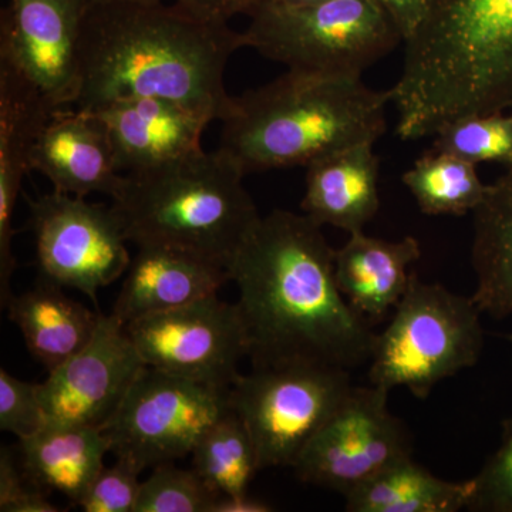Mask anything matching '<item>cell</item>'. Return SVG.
<instances>
[{"instance_id": "cell-1", "label": "cell", "mask_w": 512, "mask_h": 512, "mask_svg": "<svg viewBox=\"0 0 512 512\" xmlns=\"http://www.w3.org/2000/svg\"><path fill=\"white\" fill-rule=\"evenodd\" d=\"M335 254L308 215L261 218L229 266L252 369L370 362L377 333L340 292Z\"/></svg>"}, {"instance_id": "cell-2", "label": "cell", "mask_w": 512, "mask_h": 512, "mask_svg": "<svg viewBox=\"0 0 512 512\" xmlns=\"http://www.w3.org/2000/svg\"><path fill=\"white\" fill-rule=\"evenodd\" d=\"M242 47L244 33L175 0L90 5L73 107L97 110L120 99L160 97L225 120L232 106L225 69Z\"/></svg>"}, {"instance_id": "cell-3", "label": "cell", "mask_w": 512, "mask_h": 512, "mask_svg": "<svg viewBox=\"0 0 512 512\" xmlns=\"http://www.w3.org/2000/svg\"><path fill=\"white\" fill-rule=\"evenodd\" d=\"M404 49L390 89L403 140L512 107V0H431Z\"/></svg>"}, {"instance_id": "cell-4", "label": "cell", "mask_w": 512, "mask_h": 512, "mask_svg": "<svg viewBox=\"0 0 512 512\" xmlns=\"http://www.w3.org/2000/svg\"><path fill=\"white\" fill-rule=\"evenodd\" d=\"M392 92H377L362 74L292 70L232 97L222 120L221 150L245 174L308 167L316 158L372 141L386 131Z\"/></svg>"}, {"instance_id": "cell-5", "label": "cell", "mask_w": 512, "mask_h": 512, "mask_svg": "<svg viewBox=\"0 0 512 512\" xmlns=\"http://www.w3.org/2000/svg\"><path fill=\"white\" fill-rule=\"evenodd\" d=\"M244 171L224 150L204 148L124 173L111 195L128 242L194 252L228 269L261 221Z\"/></svg>"}, {"instance_id": "cell-6", "label": "cell", "mask_w": 512, "mask_h": 512, "mask_svg": "<svg viewBox=\"0 0 512 512\" xmlns=\"http://www.w3.org/2000/svg\"><path fill=\"white\" fill-rule=\"evenodd\" d=\"M481 311L443 285L424 284L412 271L392 322L376 336L369 382L390 390L407 387L426 399L441 380L473 367L484 348Z\"/></svg>"}, {"instance_id": "cell-7", "label": "cell", "mask_w": 512, "mask_h": 512, "mask_svg": "<svg viewBox=\"0 0 512 512\" xmlns=\"http://www.w3.org/2000/svg\"><path fill=\"white\" fill-rule=\"evenodd\" d=\"M248 18L247 47L292 70L362 74L403 42L376 0L258 2Z\"/></svg>"}, {"instance_id": "cell-8", "label": "cell", "mask_w": 512, "mask_h": 512, "mask_svg": "<svg viewBox=\"0 0 512 512\" xmlns=\"http://www.w3.org/2000/svg\"><path fill=\"white\" fill-rule=\"evenodd\" d=\"M352 387L342 367H264L239 375L229 403L251 434L261 470L292 467Z\"/></svg>"}, {"instance_id": "cell-9", "label": "cell", "mask_w": 512, "mask_h": 512, "mask_svg": "<svg viewBox=\"0 0 512 512\" xmlns=\"http://www.w3.org/2000/svg\"><path fill=\"white\" fill-rule=\"evenodd\" d=\"M229 392L146 366L104 430L111 453L141 470L188 456L231 410Z\"/></svg>"}, {"instance_id": "cell-10", "label": "cell", "mask_w": 512, "mask_h": 512, "mask_svg": "<svg viewBox=\"0 0 512 512\" xmlns=\"http://www.w3.org/2000/svg\"><path fill=\"white\" fill-rule=\"evenodd\" d=\"M36 258L45 281L97 295L126 274L128 239L111 205L55 191L28 200Z\"/></svg>"}, {"instance_id": "cell-11", "label": "cell", "mask_w": 512, "mask_h": 512, "mask_svg": "<svg viewBox=\"0 0 512 512\" xmlns=\"http://www.w3.org/2000/svg\"><path fill=\"white\" fill-rule=\"evenodd\" d=\"M387 390L353 386L293 464L303 483L348 495L390 464L412 456L413 441L387 407Z\"/></svg>"}, {"instance_id": "cell-12", "label": "cell", "mask_w": 512, "mask_h": 512, "mask_svg": "<svg viewBox=\"0 0 512 512\" xmlns=\"http://www.w3.org/2000/svg\"><path fill=\"white\" fill-rule=\"evenodd\" d=\"M126 330L147 366L212 386L231 389L248 357L238 305L217 295L134 320Z\"/></svg>"}, {"instance_id": "cell-13", "label": "cell", "mask_w": 512, "mask_h": 512, "mask_svg": "<svg viewBox=\"0 0 512 512\" xmlns=\"http://www.w3.org/2000/svg\"><path fill=\"white\" fill-rule=\"evenodd\" d=\"M89 0H9L0 13V64L56 109L80 90V45Z\"/></svg>"}, {"instance_id": "cell-14", "label": "cell", "mask_w": 512, "mask_h": 512, "mask_svg": "<svg viewBox=\"0 0 512 512\" xmlns=\"http://www.w3.org/2000/svg\"><path fill=\"white\" fill-rule=\"evenodd\" d=\"M146 366L126 326L101 315L89 345L40 383L47 423L106 430Z\"/></svg>"}, {"instance_id": "cell-15", "label": "cell", "mask_w": 512, "mask_h": 512, "mask_svg": "<svg viewBox=\"0 0 512 512\" xmlns=\"http://www.w3.org/2000/svg\"><path fill=\"white\" fill-rule=\"evenodd\" d=\"M30 168L45 175L55 191L82 198L94 192L111 197L123 177L106 121L79 107L57 109L46 121Z\"/></svg>"}, {"instance_id": "cell-16", "label": "cell", "mask_w": 512, "mask_h": 512, "mask_svg": "<svg viewBox=\"0 0 512 512\" xmlns=\"http://www.w3.org/2000/svg\"><path fill=\"white\" fill-rule=\"evenodd\" d=\"M109 127L121 174L147 170L201 150L210 117L177 101L131 97L94 110Z\"/></svg>"}, {"instance_id": "cell-17", "label": "cell", "mask_w": 512, "mask_h": 512, "mask_svg": "<svg viewBox=\"0 0 512 512\" xmlns=\"http://www.w3.org/2000/svg\"><path fill=\"white\" fill-rule=\"evenodd\" d=\"M137 248L113 309L124 326L217 295L231 281L224 265L194 252L167 245Z\"/></svg>"}, {"instance_id": "cell-18", "label": "cell", "mask_w": 512, "mask_h": 512, "mask_svg": "<svg viewBox=\"0 0 512 512\" xmlns=\"http://www.w3.org/2000/svg\"><path fill=\"white\" fill-rule=\"evenodd\" d=\"M35 87L0 64V301L9 302L16 261L12 251L13 214L30 168L36 138L55 113Z\"/></svg>"}, {"instance_id": "cell-19", "label": "cell", "mask_w": 512, "mask_h": 512, "mask_svg": "<svg viewBox=\"0 0 512 512\" xmlns=\"http://www.w3.org/2000/svg\"><path fill=\"white\" fill-rule=\"evenodd\" d=\"M372 141L316 158L306 170L302 210L316 224L363 231L380 207L379 157Z\"/></svg>"}, {"instance_id": "cell-20", "label": "cell", "mask_w": 512, "mask_h": 512, "mask_svg": "<svg viewBox=\"0 0 512 512\" xmlns=\"http://www.w3.org/2000/svg\"><path fill=\"white\" fill-rule=\"evenodd\" d=\"M420 256L419 241L413 237L386 241L363 231L350 234L335 254L340 292L359 315L380 322L402 301L412 276L409 268Z\"/></svg>"}, {"instance_id": "cell-21", "label": "cell", "mask_w": 512, "mask_h": 512, "mask_svg": "<svg viewBox=\"0 0 512 512\" xmlns=\"http://www.w3.org/2000/svg\"><path fill=\"white\" fill-rule=\"evenodd\" d=\"M6 308L30 355L47 372H53L89 345L103 315L90 311L67 296L62 286L45 279L30 291L13 295Z\"/></svg>"}, {"instance_id": "cell-22", "label": "cell", "mask_w": 512, "mask_h": 512, "mask_svg": "<svg viewBox=\"0 0 512 512\" xmlns=\"http://www.w3.org/2000/svg\"><path fill=\"white\" fill-rule=\"evenodd\" d=\"M23 471L42 490L80 503L104 468L111 441L103 430L73 424L46 423L29 439L19 441Z\"/></svg>"}, {"instance_id": "cell-23", "label": "cell", "mask_w": 512, "mask_h": 512, "mask_svg": "<svg viewBox=\"0 0 512 512\" xmlns=\"http://www.w3.org/2000/svg\"><path fill=\"white\" fill-rule=\"evenodd\" d=\"M473 214L477 288L471 298L481 313L503 319L512 313V167L488 185Z\"/></svg>"}, {"instance_id": "cell-24", "label": "cell", "mask_w": 512, "mask_h": 512, "mask_svg": "<svg viewBox=\"0 0 512 512\" xmlns=\"http://www.w3.org/2000/svg\"><path fill=\"white\" fill-rule=\"evenodd\" d=\"M473 488V480H441L409 456L350 491L346 511L457 512L467 510Z\"/></svg>"}, {"instance_id": "cell-25", "label": "cell", "mask_w": 512, "mask_h": 512, "mask_svg": "<svg viewBox=\"0 0 512 512\" xmlns=\"http://www.w3.org/2000/svg\"><path fill=\"white\" fill-rule=\"evenodd\" d=\"M403 183L427 215L461 217L474 212L488 190L476 164L434 148L403 174Z\"/></svg>"}, {"instance_id": "cell-26", "label": "cell", "mask_w": 512, "mask_h": 512, "mask_svg": "<svg viewBox=\"0 0 512 512\" xmlns=\"http://www.w3.org/2000/svg\"><path fill=\"white\" fill-rule=\"evenodd\" d=\"M191 456L192 470L218 497L248 493L261 471L251 434L232 409L201 437Z\"/></svg>"}, {"instance_id": "cell-27", "label": "cell", "mask_w": 512, "mask_h": 512, "mask_svg": "<svg viewBox=\"0 0 512 512\" xmlns=\"http://www.w3.org/2000/svg\"><path fill=\"white\" fill-rule=\"evenodd\" d=\"M434 150L454 154L473 164L503 163L512 167V114H476L441 127Z\"/></svg>"}, {"instance_id": "cell-28", "label": "cell", "mask_w": 512, "mask_h": 512, "mask_svg": "<svg viewBox=\"0 0 512 512\" xmlns=\"http://www.w3.org/2000/svg\"><path fill=\"white\" fill-rule=\"evenodd\" d=\"M218 495L194 470L161 463L141 483L136 512H210Z\"/></svg>"}, {"instance_id": "cell-29", "label": "cell", "mask_w": 512, "mask_h": 512, "mask_svg": "<svg viewBox=\"0 0 512 512\" xmlns=\"http://www.w3.org/2000/svg\"><path fill=\"white\" fill-rule=\"evenodd\" d=\"M471 480L468 511L512 512V417L504 421L500 446Z\"/></svg>"}, {"instance_id": "cell-30", "label": "cell", "mask_w": 512, "mask_h": 512, "mask_svg": "<svg viewBox=\"0 0 512 512\" xmlns=\"http://www.w3.org/2000/svg\"><path fill=\"white\" fill-rule=\"evenodd\" d=\"M39 386L0 370V430L15 434L20 441L46 426Z\"/></svg>"}, {"instance_id": "cell-31", "label": "cell", "mask_w": 512, "mask_h": 512, "mask_svg": "<svg viewBox=\"0 0 512 512\" xmlns=\"http://www.w3.org/2000/svg\"><path fill=\"white\" fill-rule=\"evenodd\" d=\"M143 473L127 458L116 457L113 466H104L77 507L84 512H136Z\"/></svg>"}, {"instance_id": "cell-32", "label": "cell", "mask_w": 512, "mask_h": 512, "mask_svg": "<svg viewBox=\"0 0 512 512\" xmlns=\"http://www.w3.org/2000/svg\"><path fill=\"white\" fill-rule=\"evenodd\" d=\"M0 511L56 512L42 488L29 480L9 448L0 451Z\"/></svg>"}, {"instance_id": "cell-33", "label": "cell", "mask_w": 512, "mask_h": 512, "mask_svg": "<svg viewBox=\"0 0 512 512\" xmlns=\"http://www.w3.org/2000/svg\"><path fill=\"white\" fill-rule=\"evenodd\" d=\"M376 2L392 18L394 25L402 33L404 43L420 28L429 12L431 0H376Z\"/></svg>"}, {"instance_id": "cell-34", "label": "cell", "mask_w": 512, "mask_h": 512, "mask_svg": "<svg viewBox=\"0 0 512 512\" xmlns=\"http://www.w3.org/2000/svg\"><path fill=\"white\" fill-rule=\"evenodd\" d=\"M195 15L229 22L234 16L249 15L259 0H175Z\"/></svg>"}, {"instance_id": "cell-35", "label": "cell", "mask_w": 512, "mask_h": 512, "mask_svg": "<svg viewBox=\"0 0 512 512\" xmlns=\"http://www.w3.org/2000/svg\"><path fill=\"white\" fill-rule=\"evenodd\" d=\"M272 507L264 501L252 498L248 493L220 495L212 504L210 512H269Z\"/></svg>"}, {"instance_id": "cell-36", "label": "cell", "mask_w": 512, "mask_h": 512, "mask_svg": "<svg viewBox=\"0 0 512 512\" xmlns=\"http://www.w3.org/2000/svg\"><path fill=\"white\" fill-rule=\"evenodd\" d=\"M259 2L275 3V5H308V3L319 2V0H259Z\"/></svg>"}, {"instance_id": "cell-37", "label": "cell", "mask_w": 512, "mask_h": 512, "mask_svg": "<svg viewBox=\"0 0 512 512\" xmlns=\"http://www.w3.org/2000/svg\"><path fill=\"white\" fill-rule=\"evenodd\" d=\"M90 5H99V3L113 2H167V0H89Z\"/></svg>"}]
</instances>
